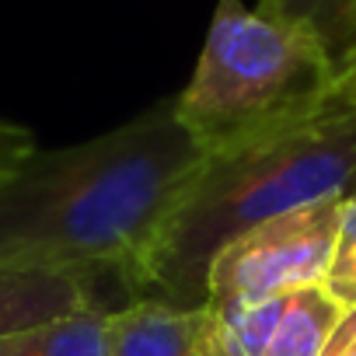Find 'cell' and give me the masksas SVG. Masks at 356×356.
I'll return each instance as SVG.
<instances>
[{
  "label": "cell",
  "mask_w": 356,
  "mask_h": 356,
  "mask_svg": "<svg viewBox=\"0 0 356 356\" xmlns=\"http://www.w3.org/2000/svg\"><path fill=\"white\" fill-rule=\"evenodd\" d=\"M35 150H39V143H35V133L29 126L0 119V186H4L11 175H18V168Z\"/></svg>",
  "instance_id": "11"
},
{
  "label": "cell",
  "mask_w": 356,
  "mask_h": 356,
  "mask_svg": "<svg viewBox=\"0 0 356 356\" xmlns=\"http://www.w3.org/2000/svg\"><path fill=\"white\" fill-rule=\"evenodd\" d=\"M207 154L175 98L60 150H35L0 186V266H60L143 297L147 259Z\"/></svg>",
  "instance_id": "1"
},
{
  "label": "cell",
  "mask_w": 356,
  "mask_h": 356,
  "mask_svg": "<svg viewBox=\"0 0 356 356\" xmlns=\"http://www.w3.org/2000/svg\"><path fill=\"white\" fill-rule=\"evenodd\" d=\"M321 286L349 311L356 307V193L342 200L335 248H332V262H328Z\"/></svg>",
  "instance_id": "10"
},
{
  "label": "cell",
  "mask_w": 356,
  "mask_h": 356,
  "mask_svg": "<svg viewBox=\"0 0 356 356\" xmlns=\"http://www.w3.org/2000/svg\"><path fill=\"white\" fill-rule=\"evenodd\" d=\"M349 314L325 286L234 307H200V356H325Z\"/></svg>",
  "instance_id": "5"
},
{
  "label": "cell",
  "mask_w": 356,
  "mask_h": 356,
  "mask_svg": "<svg viewBox=\"0 0 356 356\" xmlns=\"http://www.w3.org/2000/svg\"><path fill=\"white\" fill-rule=\"evenodd\" d=\"M356 193V91L335 95L293 126L203 161L168 217L147 269L143 297L203 307L213 255L280 213Z\"/></svg>",
  "instance_id": "2"
},
{
  "label": "cell",
  "mask_w": 356,
  "mask_h": 356,
  "mask_svg": "<svg viewBox=\"0 0 356 356\" xmlns=\"http://www.w3.org/2000/svg\"><path fill=\"white\" fill-rule=\"evenodd\" d=\"M105 328H108V311L91 307L32 332L4 335L0 339V356H105Z\"/></svg>",
  "instance_id": "8"
},
{
  "label": "cell",
  "mask_w": 356,
  "mask_h": 356,
  "mask_svg": "<svg viewBox=\"0 0 356 356\" xmlns=\"http://www.w3.org/2000/svg\"><path fill=\"white\" fill-rule=\"evenodd\" d=\"M335 95V63L300 25L217 0V11L175 115L207 157L245 147L318 112Z\"/></svg>",
  "instance_id": "3"
},
{
  "label": "cell",
  "mask_w": 356,
  "mask_h": 356,
  "mask_svg": "<svg viewBox=\"0 0 356 356\" xmlns=\"http://www.w3.org/2000/svg\"><path fill=\"white\" fill-rule=\"evenodd\" d=\"M335 84L346 88V91H356V42H353V49L346 53V60L339 63V70H335Z\"/></svg>",
  "instance_id": "13"
},
{
  "label": "cell",
  "mask_w": 356,
  "mask_h": 356,
  "mask_svg": "<svg viewBox=\"0 0 356 356\" xmlns=\"http://www.w3.org/2000/svg\"><path fill=\"white\" fill-rule=\"evenodd\" d=\"M342 356H356V349H353V353H342Z\"/></svg>",
  "instance_id": "14"
},
{
  "label": "cell",
  "mask_w": 356,
  "mask_h": 356,
  "mask_svg": "<svg viewBox=\"0 0 356 356\" xmlns=\"http://www.w3.org/2000/svg\"><path fill=\"white\" fill-rule=\"evenodd\" d=\"M356 349V307L342 318V325L335 328V335H332V346H328V353L325 356H342V353H353Z\"/></svg>",
  "instance_id": "12"
},
{
  "label": "cell",
  "mask_w": 356,
  "mask_h": 356,
  "mask_svg": "<svg viewBox=\"0 0 356 356\" xmlns=\"http://www.w3.org/2000/svg\"><path fill=\"white\" fill-rule=\"evenodd\" d=\"M342 200H321L280 213L227 241L207 269L203 304H259L304 286H321L335 248Z\"/></svg>",
  "instance_id": "4"
},
{
  "label": "cell",
  "mask_w": 356,
  "mask_h": 356,
  "mask_svg": "<svg viewBox=\"0 0 356 356\" xmlns=\"http://www.w3.org/2000/svg\"><path fill=\"white\" fill-rule=\"evenodd\" d=\"M255 8L307 29L325 46L335 70L356 42V0H259Z\"/></svg>",
  "instance_id": "9"
},
{
  "label": "cell",
  "mask_w": 356,
  "mask_h": 356,
  "mask_svg": "<svg viewBox=\"0 0 356 356\" xmlns=\"http://www.w3.org/2000/svg\"><path fill=\"white\" fill-rule=\"evenodd\" d=\"M200 307H175L154 297L108 311L105 356H200Z\"/></svg>",
  "instance_id": "7"
},
{
  "label": "cell",
  "mask_w": 356,
  "mask_h": 356,
  "mask_svg": "<svg viewBox=\"0 0 356 356\" xmlns=\"http://www.w3.org/2000/svg\"><path fill=\"white\" fill-rule=\"evenodd\" d=\"M98 283L95 273L60 266H0V339L105 307Z\"/></svg>",
  "instance_id": "6"
}]
</instances>
